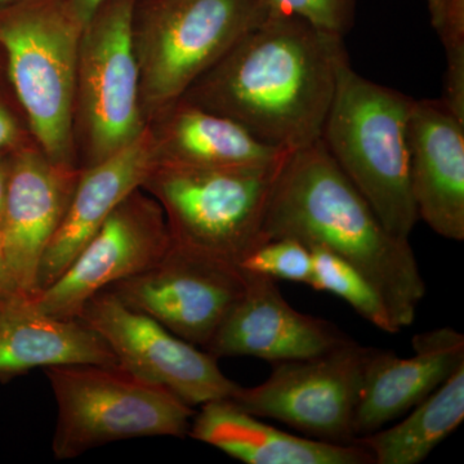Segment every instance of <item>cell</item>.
I'll return each mask as SVG.
<instances>
[{
	"label": "cell",
	"mask_w": 464,
	"mask_h": 464,
	"mask_svg": "<svg viewBox=\"0 0 464 464\" xmlns=\"http://www.w3.org/2000/svg\"><path fill=\"white\" fill-rule=\"evenodd\" d=\"M244 273L265 275L275 280L310 283L313 273L311 250L304 243L290 237L266 240L237 259Z\"/></svg>",
	"instance_id": "obj_23"
},
{
	"label": "cell",
	"mask_w": 464,
	"mask_h": 464,
	"mask_svg": "<svg viewBox=\"0 0 464 464\" xmlns=\"http://www.w3.org/2000/svg\"><path fill=\"white\" fill-rule=\"evenodd\" d=\"M18 139V128L14 116L5 106L0 105V151L14 145Z\"/></svg>",
	"instance_id": "obj_27"
},
{
	"label": "cell",
	"mask_w": 464,
	"mask_h": 464,
	"mask_svg": "<svg viewBox=\"0 0 464 464\" xmlns=\"http://www.w3.org/2000/svg\"><path fill=\"white\" fill-rule=\"evenodd\" d=\"M16 2V0H0V8L5 7V5H11V3Z\"/></svg>",
	"instance_id": "obj_30"
},
{
	"label": "cell",
	"mask_w": 464,
	"mask_h": 464,
	"mask_svg": "<svg viewBox=\"0 0 464 464\" xmlns=\"http://www.w3.org/2000/svg\"><path fill=\"white\" fill-rule=\"evenodd\" d=\"M188 436L248 464H374L365 448L304 439L265 423L228 399L200 405Z\"/></svg>",
	"instance_id": "obj_18"
},
{
	"label": "cell",
	"mask_w": 464,
	"mask_h": 464,
	"mask_svg": "<svg viewBox=\"0 0 464 464\" xmlns=\"http://www.w3.org/2000/svg\"><path fill=\"white\" fill-rule=\"evenodd\" d=\"M246 284V273L234 262L172 241L157 264L105 290L206 350Z\"/></svg>",
	"instance_id": "obj_10"
},
{
	"label": "cell",
	"mask_w": 464,
	"mask_h": 464,
	"mask_svg": "<svg viewBox=\"0 0 464 464\" xmlns=\"http://www.w3.org/2000/svg\"><path fill=\"white\" fill-rule=\"evenodd\" d=\"M413 101L344 63L320 137L384 227L401 239H409L420 221L409 168Z\"/></svg>",
	"instance_id": "obj_3"
},
{
	"label": "cell",
	"mask_w": 464,
	"mask_h": 464,
	"mask_svg": "<svg viewBox=\"0 0 464 464\" xmlns=\"http://www.w3.org/2000/svg\"><path fill=\"white\" fill-rule=\"evenodd\" d=\"M308 248L313 258V273L308 286L343 299L362 319L381 331L390 334L401 332L393 323L381 293L364 275L324 246Z\"/></svg>",
	"instance_id": "obj_22"
},
{
	"label": "cell",
	"mask_w": 464,
	"mask_h": 464,
	"mask_svg": "<svg viewBox=\"0 0 464 464\" xmlns=\"http://www.w3.org/2000/svg\"><path fill=\"white\" fill-rule=\"evenodd\" d=\"M158 161L151 128L136 141L79 173L63 221L43 256L36 293L72 264L115 208L143 183Z\"/></svg>",
	"instance_id": "obj_17"
},
{
	"label": "cell",
	"mask_w": 464,
	"mask_h": 464,
	"mask_svg": "<svg viewBox=\"0 0 464 464\" xmlns=\"http://www.w3.org/2000/svg\"><path fill=\"white\" fill-rule=\"evenodd\" d=\"M285 159L231 168L158 160L142 190L163 209L174 244L237 264L261 243L266 212Z\"/></svg>",
	"instance_id": "obj_6"
},
{
	"label": "cell",
	"mask_w": 464,
	"mask_h": 464,
	"mask_svg": "<svg viewBox=\"0 0 464 464\" xmlns=\"http://www.w3.org/2000/svg\"><path fill=\"white\" fill-rule=\"evenodd\" d=\"M343 36L295 16H267L181 99L295 151L319 141L338 75L350 63Z\"/></svg>",
	"instance_id": "obj_1"
},
{
	"label": "cell",
	"mask_w": 464,
	"mask_h": 464,
	"mask_svg": "<svg viewBox=\"0 0 464 464\" xmlns=\"http://www.w3.org/2000/svg\"><path fill=\"white\" fill-rule=\"evenodd\" d=\"M418 217L440 237L464 240V121L439 100H414L408 125Z\"/></svg>",
	"instance_id": "obj_16"
},
{
	"label": "cell",
	"mask_w": 464,
	"mask_h": 464,
	"mask_svg": "<svg viewBox=\"0 0 464 464\" xmlns=\"http://www.w3.org/2000/svg\"><path fill=\"white\" fill-rule=\"evenodd\" d=\"M413 350L404 359L368 347L353 417L355 439L411 411L464 365V335L449 326L415 335Z\"/></svg>",
	"instance_id": "obj_15"
},
{
	"label": "cell",
	"mask_w": 464,
	"mask_h": 464,
	"mask_svg": "<svg viewBox=\"0 0 464 464\" xmlns=\"http://www.w3.org/2000/svg\"><path fill=\"white\" fill-rule=\"evenodd\" d=\"M67 364L119 362L108 343L82 320L48 315L29 295L0 302V383L34 369Z\"/></svg>",
	"instance_id": "obj_19"
},
{
	"label": "cell",
	"mask_w": 464,
	"mask_h": 464,
	"mask_svg": "<svg viewBox=\"0 0 464 464\" xmlns=\"http://www.w3.org/2000/svg\"><path fill=\"white\" fill-rule=\"evenodd\" d=\"M463 420L464 365L414 406L404 420L353 442L365 448L374 464H418L456 431Z\"/></svg>",
	"instance_id": "obj_21"
},
{
	"label": "cell",
	"mask_w": 464,
	"mask_h": 464,
	"mask_svg": "<svg viewBox=\"0 0 464 464\" xmlns=\"http://www.w3.org/2000/svg\"><path fill=\"white\" fill-rule=\"evenodd\" d=\"M9 181V161L0 157V215L5 207V197H7Z\"/></svg>",
	"instance_id": "obj_29"
},
{
	"label": "cell",
	"mask_w": 464,
	"mask_h": 464,
	"mask_svg": "<svg viewBox=\"0 0 464 464\" xmlns=\"http://www.w3.org/2000/svg\"><path fill=\"white\" fill-rule=\"evenodd\" d=\"M282 237L340 256L381 293L400 331L413 324L426 283L409 239L384 227L320 140L290 152L277 174L261 243Z\"/></svg>",
	"instance_id": "obj_2"
},
{
	"label": "cell",
	"mask_w": 464,
	"mask_h": 464,
	"mask_svg": "<svg viewBox=\"0 0 464 464\" xmlns=\"http://www.w3.org/2000/svg\"><path fill=\"white\" fill-rule=\"evenodd\" d=\"M44 373L57 404L52 439L57 459L124 440L188 436L192 406L123 366L57 365Z\"/></svg>",
	"instance_id": "obj_4"
},
{
	"label": "cell",
	"mask_w": 464,
	"mask_h": 464,
	"mask_svg": "<svg viewBox=\"0 0 464 464\" xmlns=\"http://www.w3.org/2000/svg\"><path fill=\"white\" fill-rule=\"evenodd\" d=\"M78 176L74 168L57 166L42 151L21 150L9 160L0 243L23 295H36L43 256L63 221Z\"/></svg>",
	"instance_id": "obj_14"
},
{
	"label": "cell",
	"mask_w": 464,
	"mask_h": 464,
	"mask_svg": "<svg viewBox=\"0 0 464 464\" xmlns=\"http://www.w3.org/2000/svg\"><path fill=\"white\" fill-rule=\"evenodd\" d=\"M366 351L351 340L322 355L275 362L264 383L237 384L228 400L256 417L279 420L310 438L353 444Z\"/></svg>",
	"instance_id": "obj_9"
},
{
	"label": "cell",
	"mask_w": 464,
	"mask_h": 464,
	"mask_svg": "<svg viewBox=\"0 0 464 464\" xmlns=\"http://www.w3.org/2000/svg\"><path fill=\"white\" fill-rule=\"evenodd\" d=\"M83 25L67 0H16L0 8L9 76L44 157L72 167V116Z\"/></svg>",
	"instance_id": "obj_5"
},
{
	"label": "cell",
	"mask_w": 464,
	"mask_h": 464,
	"mask_svg": "<svg viewBox=\"0 0 464 464\" xmlns=\"http://www.w3.org/2000/svg\"><path fill=\"white\" fill-rule=\"evenodd\" d=\"M136 5L137 0H106L82 32L76 94L90 142V166L148 130L134 50Z\"/></svg>",
	"instance_id": "obj_8"
},
{
	"label": "cell",
	"mask_w": 464,
	"mask_h": 464,
	"mask_svg": "<svg viewBox=\"0 0 464 464\" xmlns=\"http://www.w3.org/2000/svg\"><path fill=\"white\" fill-rule=\"evenodd\" d=\"M18 295H23V293L18 290L16 283L12 277L7 261H5V252H3L2 243H0V302L8 301Z\"/></svg>",
	"instance_id": "obj_26"
},
{
	"label": "cell",
	"mask_w": 464,
	"mask_h": 464,
	"mask_svg": "<svg viewBox=\"0 0 464 464\" xmlns=\"http://www.w3.org/2000/svg\"><path fill=\"white\" fill-rule=\"evenodd\" d=\"M70 9H72L74 16L78 18L82 25H85L94 12L97 11L106 2V0H67Z\"/></svg>",
	"instance_id": "obj_28"
},
{
	"label": "cell",
	"mask_w": 464,
	"mask_h": 464,
	"mask_svg": "<svg viewBox=\"0 0 464 464\" xmlns=\"http://www.w3.org/2000/svg\"><path fill=\"white\" fill-rule=\"evenodd\" d=\"M427 5L444 45L447 70H464V0H427Z\"/></svg>",
	"instance_id": "obj_25"
},
{
	"label": "cell",
	"mask_w": 464,
	"mask_h": 464,
	"mask_svg": "<svg viewBox=\"0 0 464 464\" xmlns=\"http://www.w3.org/2000/svg\"><path fill=\"white\" fill-rule=\"evenodd\" d=\"M267 16H295L326 33L346 36L355 24L356 0H259Z\"/></svg>",
	"instance_id": "obj_24"
},
{
	"label": "cell",
	"mask_w": 464,
	"mask_h": 464,
	"mask_svg": "<svg viewBox=\"0 0 464 464\" xmlns=\"http://www.w3.org/2000/svg\"><path fill=\"white\" fill-rule=\"evenodd\" d=\"M78 319L108 343L119 365L170 391L192 408L230 399L237 387L222 373L218 359L128 306L109 290L93 295Z\"/></svg>",
	"instance_id": "obj_11"
},
{
	"label": "cell",
	"mask_w": 464,
	"mask_h": 464,
	"mask_svg": "<svg viewBox=\"0 0 464 464\" xmlns=\"http://www.w3.org/2000/svg\"><path fill=\"white\" fill-rule=\"evenodd\" d=\"M246 277L243 295L206 347L216 359L249 356L275 364L322 355L351 341L334 324L290 306L276 280Z\"/></svg>",
	"instance_id": "obj_13"
},
{
	"label": "cell",
	"mask_w": 464,
	"mask_h": 464,
	"mask_svg": "<svg viewBox=\"0 0 464 464\" xmlns=\"http://www.w3.org/2000/svg\"><path fill=\"white\" fill-rule=\"evenodd\" d=\"M259 0H146L134 12L143 111L181 99L246 33L266 20Z\"/></svg>",
	"instance_id": "obj_7"
},
{
	"label": "cell",
	"mask_w": 464,
	"mask_h": 464,
	"mask_svg": "<svg viewBox=\"0 0 464 464\" xmlns=\"http://www.w3.org/2000/svg\"><path fill=\"white\" fill-rule=\"evenodd\" d=\"M152 130L158 160L194 167L267 166L286 150L259 141L237 121L179 99L164 109Z\"/></svg>",
	"instance_id": "obj_20"
},
{
	"label": "cell",
	"mask_w": 464,
	"mask_h": 464,
	"mask_svg": "<svg viewBox=\"0 0 464 464\" xmlns=\"http://www.w3.org/2000/svg\"><path fill=\"white\" fill-rule=\"evenodd\" d=\"M142 188L121 201L65 271L34 295L35 306L60 319H78L93 295L157 264L172 246L166 216Z\"/></svg>",
	"instance_id": "obj_12"
}]
</instances>
